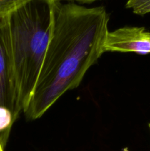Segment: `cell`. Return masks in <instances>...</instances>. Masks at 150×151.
Returning a JSON list of instances; mask_svg holds the SVG:
<instances>
[{"label": "cell", "instance_id": "obj_1", "mask_svg": "<svg viewBox=\"0 0 150 151\" xmlns=\"http://www.w3.org/2000/svg\"><path fill=\"white\" fill-rule=\"evenodd\" d=\"M108 21L103 7L56 1L51 38L32 98L24 112L28 119L41 117L66 91L80 84L87 71L104 52Z\"/></svg>", "mask_w": 150, "mask_h": 151}, {"label": "cell", "instance_id": "obj_2", "mask_svg": "<svg viewBox=\"0 0 150 151\" xmlns=\"http://www.w3.org/2000/svg\"><path fill=\"white\" fill-rule=\"evenodd\" d=\"M56 1L28 0L6 16L23 112L32 98L49 43Z\"/></svg>", "mask_w": 150, "mask_h": 151}, {"label": "cell", "instance_id": "obj_3", "mask_svg": "<svg viewBox=\"0 0 150 151\" xmlns=\"http://www.w3.org/2000/svg\"><path fill=\"white\" fill-rule=\"evenodd\" d=\"M0 108L18 118L22 111L10 47L7 16L0 17Z\"/></svg>", "mask_w": 150, "mask_h": 151}, {"label": "cell", "instance_id": "obj_4", "mask_svg": "<svg viewBox=\"0 0 150 151\" xmlns=\"http://www.w3.org/2000/svg\"><path fill=\"white\" fill-rule=\"evenodd\" d=\"M104 52L150 54V31L140 27H124L108 32Z\"/></svg>", "mask_w": 150, "mask_h": 151}, {"label": "cell", "instance_id": "obj_5", "mask_svg": "<svg viewBox=\"0 0 150 151\" xmlns=\"http://www.w3.org/2000/svg\"><path fill=\"white\" fill-rule=\"evenodd\" d=\"M126 7L135 14L143 16L150 13V0H127Z\"/></svg>", "mask_w": 150, "mask_h": 151}, {"label": "cell", "instance_id": "obj_6", "mask_svg": "<svg viewBox=\"0 0 150 151\" xmlns=\"http://www.w3.org/2000/svg\"><path fill=\"white\" fill-rule=\"evenodd\" d=\"M28 0H0V17L5 16Z\"/></svg>", "mask_w": 150, "mask_h": 151}, {"label": "cell", "instance_id": "obj_7", "mask_svg": "<svg viewBox=\"0 0 150 151\" xmlns=\"http://www.w3.org/2000/svg\"><path fill=\"white\" fill-rule=\"evenodd\" d=\"M75 1H85V2H89V1H94L96 0H75Z\"/></svg>", "mask_w": 150, "mask_h": 151}, {"label": "cell", "instance_id": "obj_8", "mask_svg": "<svg viewBox=\"0 0 150 151\" xmlns=\"http://www.w3.org/2000/svg\"><path fill=\"white\" fill-rule=\"evenodd\" d=\"M4 147H3L1 144H0V151H4Z\"/></svg>", "mask_w": 150, "mask_h": 151}, {"label": "cell", "instance_id": "obj_9", "mask_svg": "<svg viewBox=\"0 0 150 151\" xmlns=\"http://www.w3.org/2000/svg\"><path fill=\"white\" fill-rule=\"evenodd\" d=\"M149 128H150V124H149Z\"/></svg>", "mask_w": 150, "mask_h": 151}]
</instances>
